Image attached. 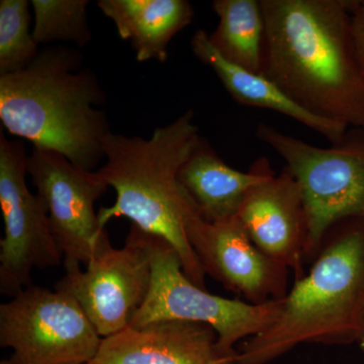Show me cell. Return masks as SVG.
<instances>
[{"mask_svg":"<svg viewBox=\"0 0 364 364\" xmlns=\"http://www.w3.org/2000/svg\"><path fill=\"white\" fill-rule=\"evenodd\" d=\"M97 6L130 41L139 62L167 61L170 42L195 16L188 0H100Z\"/></svg>","mask_w":364,"mask_h":364,"instance_id":"2e32d148","label":"cell"},{"mask_svg":"<svg viewBox=\"0 0 364 364\" xmlns=\"http://www.w3.org/2000/svg\"><path fill=\"white\" fill-rule=\"evenodd\" d=\"M1 364H9V361H2Z\"/></svg>","mask_w":364,"mask_h":364,"instance_id":"7402d4cb","label":"cell"},{"mask_svg":"<svg viewBox=\"0 0 364 364\" xmlns=\"http://www.w3.org/2000/svg\"><path fill=\"white\" fill-rule=\"evenodd\" d=\"M261 71L315 116L364 128V72L348 0H261Z\"/></svg>","mask_w":364,"mask_h":364,"instance_id":"6da1fadb","label":"cell"},{"mask_svg":"<svg viewBox=\"0 0 364 364\" xmlns=\"http://www.w3.org/2000/svg\"><path fill=\"white\" fill-rule=\"evenodd\" d=\"M200 136L191 109L155 129L149 139L107 134L102 142L105 162L97 173L117 198L97 215L102 228L114 218H128L166 241L178 253L186 277L205 289V273L186 234L188 222L202 214L178 178Z\"/></svg>","mask_w":364,"mask_h":364,"instance_id":"7a4b0ae2","label":"cell"},{"mask_svg":"<svg viewBox=\"0 0 364 364\" xmlns=\"http://www.w3.org/2000/svg\"><path fill=\"white\" fill-rule=\"evenodd\" d=\"M151 267L149 293L129 327L162 321L203 323L217 333L221 349L234 354L239 341L265 331L279 317L282 298L255 305L215 296L196 286L184 273L178 253L153 235Z\"/></svg>","mask_w":364,"mask_h":364,"instance_id":"8992f818","label":"cell"},{"mask_svg":"<svg viewBox=\"0 0 364 364\" xmlns=\"http://www.w3.org/2000/svg\"><path fill=\"white\" fill-rule=\"evenodd\" d=\"M186 234L203 272L227 289L255 305L286 296L287 268L256 247L238 218L208 223L198 215Z\"/></svg>","mask_w":364,"mask_h":364,"instance_id":"8fae6325","label":"cell"},{"mask_svg":"<svg viewBox=\"0 0 364 364\" xmlns=\"http://www.w3.org/2000/svg\"><path fill=\"white\" fill-rule=\"evenodd\" d=\"M86 364H92V363H86Z\"/></svg>","mask_w":364,"mask_h":364,"instance_id":"603a6c76","label":"cell"},{"mask_svg":"<svg viewBox=\"0 0 364 364\" xmlns=\"http://www.w3.org/2000/svg\"><path fill=\"white\" fill-rule=\"evenodd\" d=\"M267 158L248 172L232 168L202 136L179 170L178 178L208 223L237 217L251 189L275 176Z\"/></svg>","mask_w":364,"mask_h":364,"instance_id":"5bb4252c","label":"cell"},{"mask_svg":"<svg viewBox=\"0 0 364 364\" xmlns=\"http://www.w3.org/2000/svg\"><path fill=\"white\" fill-rule=\"evenodd\" d=\"M219 18L208 39L223 58L246 70L260 73L265 21L261 0H215Z\"/></svg>","mask_w":364,"mask_h":364,"instance_id":"e0dca14e","label":"cell"},{"mask_svg":"<svg viewBox=\"0 0 364 364\" xmlns=\"http://www.w3.org/2000/svg\"><path fill=\"white\" fill-rule=\"evenodd\" d=\"M255 135L284 158L298 182L308 222L306 256L314 255L335 225L364 219V128H348L328 148L287 135L265 123Z\"/></svg>","mask_w":364,"mask_h":364,"instance_id":"5b68a950","label":"cell"},{"mask_svg":"<svg viewBox=\"0 0 364 364\" xmlns=\"http://www.w3.org/2000/svg\"><path fill=\"white\" fill-rule=\"evenodd\" d=\"M191 46L196 58L215 71L229 95L238 104L284 114L324 136L331 144L339 141L348 130L346 124L306 111L262 74L230 63L215 49L205 31H196Z\"/></svg>","mask_w":364,"mask_h":364,"instance_id":"9a60e30c","label":"cell"},{"mask_svg":"<svg viewBox=\"0 0 364 364\" xmlns=\"http://www.w3.org/2000/svg\"><path fill=\"white\" fill-rule=\"evenodd\" d=\"M350 11L354 41L364 72V1H350Z\"/></svg>","mask_w":364,"mask_h":364,"instance_id":"ffe728a7","label":"cell"},{"mask_svg":"<svg viewBox=\"0 0 364 364\" xmlns=\"http://www.w3.org/2000/svg\"><path fill=\"white\" fill-rule=\"evenodd\" d=\"M210 326L162 321L102 339L92 364H236Z\"/></svg>","mask_w":364,"mask_h":364,"instance_id":"4fadbf2b","label":"cell"},{"mask_svg":"<svg viewBox=\"0 0 364 364\" xmlns=\"http://www.w3.org/2000/svg\"><path fill=\"white\" fill-rule=\"evenodd\" d=\"M28 174L49 214L55 238L67 264H87L107 236L95 203L109 186L97 171L76 166L55 151L33 148Z\"/></svg>","mask_w":364,"mask_h":364,"instance_id":"30bf717a","label":"cell"},{"mask_svg":"<svg viewBox=\"0 0 364 364\" xmlns=\"http://www.w3.org/2000/svg\"><path fill=\"white\" fill-rule=\"evenodd\" d=\"M28 0L0 1V76L26 69L39 54Z\"/></svg>","mask_w":364,"mask_h":364,"instance_id":"d6986e66","label":"cell"},{"mask_svg":"<svg viewBox=\"0 0 364 364\" xmlns=\"http://www.w3.org/2000/svg\"><path fill=\"white\" fill-rule=\"evenodd\" d=\"M90 4L88 0H32L35 42H70L85 47L92 39L87 21Z\"/></svg>","mask_w":364,"mask_h":364,"instance_id":"ac0fdd59","label":"cell"},{"mask_svg":"<svg viewBox=\"0 0 364 364\" xmlns=\"http://www.w3.org/2000/svg\"><path fill=\"white\" fill-rule=\"evenodd\" d=\"M310 272L282 298L279 317L236 351V364H267L303 343L358 341L364 321V219L335 225Z\"/></svg>","mask_w":364,"mask_h":364,"instance_id":"277c9868","label":"cell"},{"mask_svg":"<svg viewBox=\"0 0 364 364\" xmlns=\"http://www.w3.org/2000/svg\"><path fill=\"white\" fill-rule=\"evenodd\" d=\"M358 343L360 345L361 349H363L364 352V321H363V330H361V334L360 336H359L358 339Z\"/></svg>","mask_w":364,"mask_h":364,"instance_id":"44dd1931","label":"cell"},{"mask_svg":"<svg viewBox=\"0 0 364 364\" xmlns=\"http://www.w3.org/2000/svg\"><path fill=\"white\" fill-rule=\"evenodd\" d=\"M102 337L68 291L31 286L0 306V345L9 364L92 363Z\"/></svg>","mask_w":364,"mask_h":364,"instance_id":"52a82bcc","label":"cell"},{"mask_svg":"<svg viewBox=\"0 0 364 364\" xmlns=\"http://www.w3.org/2000/svg\"><path fill=\"white\" fill-rule=\"evenodd\" d=\"M28 158L23 142L0 133V291L11 298L32 286L33 267H58L64 258L44 202L26 186Z\"/></svg>","mask_w":364,"mask_h":364,"instance_id":"9c48e42d","label":"cell"},{"mask_svg":"<svg viewBox=\"0 0 364 364\" xmlns=\"http://www.w3.org/2000/svg\"><path fill=\"white\" fill-rule=\"evenodd\" d=\"M237 218L256 247L291 268L296 279L304 277L308 222L301 188L286 168L251 189Z\"/></svg>","mask_w":364,"mask_h":364,"instance_id":"7c38bea8","label":"cell"},{"mask_svg":"<svg viewBox=\"0 0 364 364\" xmlns=\"http://www.w3.org/2000/svg\"><path fill=\"white\" fill-rule=\"evenodd\" d=\"M152 235L132 224L122 248L105 237L86 264L65 265L66 274L56 289L78 301L102 338L123 331L147 298L152 280Z\"/></svg>","mask_w":364,"mask_h":364,"instance_id":"ba28073f","label":"cell"},{"mask_svg":"<svg viewBox=\"0 0 364 364\" xmlns=\"http://www.w3.org/2000/svg\"><path fill=\"white\" fill-rule=\"evenodd\" d=\"M102 85L77 50L49 47L26 69L0 76V121L11 135L93 171L111 133Z\"/></svg>","mask_w":364,"mask_h":364,"instance_id":"3957f363","label":"cell"}]
</instances>
